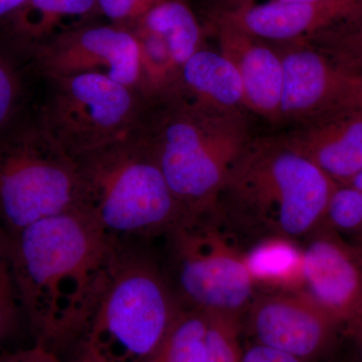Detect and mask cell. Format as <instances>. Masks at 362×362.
I'll use <instances>...</instances> for the list:
<instances>
[{
    "instance_id": "10",
    "label": "cell",
    "mask_w": 362,
    "mask_h": 362,
    "mask_svg": "<svg viewBox=\"0 0 362 362\" xmlns=\"http://www.w3.org/2000/svg\"><path fill=\"white\" fill-rule=\"evenodd\" d=\"M245 314L255 343L305 362L325 354L342 329L304 290L257 294Z\"/></svg>"
},
{
    "instance_id": "11",
    "label": "cell",
    "mask_w": 362,
    "mask_h": 362,
    "mask_svg": "<svg viewBox=\"0 0 362 362\" xmlns=\"http://www.w3.org/2000/svg\"><path fill=\"white\" fill-rule=\"evenodd\" d=\"M283 64L279 126L311 120L358 103V76L352 75L303 40L272 42Z\"/></svg>"
},
{
    "instance_id": "22",
    "label": "cell",
    "mask_w": 362,
    "mask_h": 362,
    "mask_svg": "<svg viewBox=\"0 0 362 362\" xmlns=\"http://www.w3.org/2000/svg\"><path fill=\"white\" fill-rule=\"evenodd\" d=\"M7 37L0 39V135L16 122L25 98V81L18 56Z\"/></svg>"
},
{
    "instance_id": "7",
    "label": "cell",
    "mask_w": 362,
    "mask_h": 362,
    "mask_svg": "<svg viewBox=\"0 0 362 362\" xmlns=\"http://www.w3.org/2000/svg\"><path fill=\"white\" fill-rule=\"evenodd\" d=\"M77 159L59 148L37 119L0 135V228L11 235L77 207Z\"/></svg>"
},
{
    "instance_id": "26",
    "label": "cell",
    "mask_w": 362,
    "mask_h": 362,
    "mask_svg": "<svg viewBox=\"0 0 362 362\" xmlns=\"http://www.w3.org/2000/svg\"><path fill=\"white\" fill-rule=\"evenodd\" d=\"M0 362H82L73 359L68 361L59 356L57 352L47 349L44 345L35 343L33 347L28 349L6 354L0 356Z\"/></svg>"
},
{
    "instance_id": "5",
    "label": "cell",
    "mask_w": 362,
    "mask_h": 362,
    "mask_svg": "<svg viewBox=\"0 0 362 362\" xmlns=\"http://www.w3.org/2000/svg\"><path fill=\"white\" fill-rule=\"evenodd\" d=\"M77 162L76 209L109 239L165 237L185 214L138 127Z\"/></svg>"
},
{
    "instance_id": "20",
    "label": "cell",
    "mask_w": 362,
    "mask_h": 362,
    "mask_svg": "<svg viewBox=\"0 0 362 362\" xmlns=\"http://www.w3.org/2000/svg\"><path fill=\"white\" fill-rule=\"evenodd\" d=\"M206 312L183 307L168 335L147 362H206Z\"/></svg>"
},
{
    "instance_id": "19",
    "label": "cell",
    "mask_w": 362,
    "mask_h": 362,
    "mask_svg": "<svg viewBox=\"0 0 362 362\" xmlns=\"http://www.w3.org/2000/svg\"><path fill=\"white\" fill-rule=\"evenodd\" d=\"M247 268L255 285L280 288V291L303 290V251L294 240L266 238L246 252Z\"/></svg>"
},
{
    "instance_id": "27",
    "label": "cell",
    "mask_w": 362,
    "mask_h": 362,
    "mask_svg": "<svg viewBox=\"0 0 362 362\" xmlns=\"http://www.w3.org/2000/svg\"><path fill=\"white\" fill-rule=\"evenodd\" d=\"M242 362H305L291 354L252 342L243 349Z\"/></svg>"
},
{
    "instance_id": "4",
    "label": "cell",
    "mask_w": 362,
    "mask_h": 362,
    "mask_svg": "<svg viewBox=\"0 0 362 362\" xmlns=\"http://www.w3.org/2000/svg\"><path fill=\"white\" fill-rule=\"evenodd\" d=\"M168 276L138 243H118L75 340L82 362H147L181 309Z\"/></svg>"
},
{
    "instance_id": "34",
    "label": "cell",
    "mask_w": 362,
    "mask_h": 362,
    "mask_svg": "<svg viewBox=\"0 0 362 362\" xmlns=\"http://www.w3.org/2000/svg\"><path fill=\"white\" fill-rule=\"evenodd\" d=\"M358 101L362 106V76H358Z\"/></svg>"
},
{
    "instance_id": "3",
    "label": "cell",
    "mask_w": 362,
    "mask_h": 362,
    "mask_svg": "<svg viewBox=\"0 0 362 362\" xmlns=\"http://www.w3.org/2000/svg\"><path fill=\"white\" fill-rule=\"evenodd\" d=\"M249 112L218 110L173 92L146 102L138 126L185 214L216 206L254 135Z\"/></svg>"
},
{
    "instance_id": "23",
    "label": "cell",
    "mask_w": 362,
    "mask_h": 362,
    "mask_svg": "<svg viewBox=\"0 0 362 362\" xmlns=\"http://www.w3.org/2000/svg\"><path fill=\"white\" fill-rule=\"evenodd\" d=\"M323 223L346 240L361 239V192L350 183L337 185L328 202Z\"/></svg>"
},
{
    "instance_id": "32",
    "label": "cell",
    "mask_w": 362,
    "mask_h": 362,
    "mask_svg": "<svg viewBox=\"0 0 362 362\" xmlns=\"http://www.w3.org/2000/svg\"><path fill=\"white\" fill-rule=\"evenodd\" d=\"M347 183H350V185H354V187H356V189H358L362 194V171H361L356 177L352 178V180Z\"/></svg>"
},
{
    "instance_id": "33",
    "label": "cell",
    "mask_w": 362,
    "mask_h": 362,
    "mask_svg": "<svg viewBox=\"0 0 362 362\" xmlns=\"http://www.w3.org/2000/svg\"><path fill=\"white\" fill-rule=\"evenodd\" d=\"M347 240H349L350 244L354 246V249H356V251L357 252V254L359 255V257H361V259H362V238L361 239Z\"/></svg>"
},
{
    "instance_id": "25",
    "label": "cell",
    "mask_w": 362,
    "mask_h": 362,
    "mask_svg": "<svg viewBox=\"0 0 362 362\" xmlns=\"http://www.w3.org/2000/svg\"><path fill=\"white\" fill-rule=\"evenodd\" d=\"M20 307L8 238L0 228V343L4 342L16 327Z\"/></svg>"
},
{
    "instance_id": "30",
    "label": "cell",
    "mask_w": 362,
    "mask_h": 362,
    "mask_svg": "<svg viewBox=\"0 0 362 362\" xmlns=\"http://www.w3.org/2000/svg\"><path fill=\"white\" fill-rule=\"evenodd\" d=\"M350 334L356 338L357 345H358L359 354H361V358L362 361V322L359 323L356 327L352 328L349 330Z\"/></svg>"
},
{
    "instance_id": "28",
    "label": "cell",
    "mask_w": 362,
    "mask_h": 362,
    "mask_svg": "<svg viewBox=\"0 0 362 362\" xmlns=\"http://www.w3.org/2000/svg\"><path fill=\"white\" fill-rule=\"evenodd\" d=\"M28 0H0V21L16 13Z\"/></svg>"
},
{
    "instance_id": "29",
    "label": "cell",
    "mask_w": 362,
    "mask_h": 362,
    "mask_svg": "<svg viewBox=\"0 0 362 362\" xmlns=\"http://www.w3.org/2000/svg\"><path fill=\"white\" fill-rule=\"evenodd\" d=\"M257 0H220L216 2V8H230V7H235L245 6V4H254ZM275 1L283 2H301V1H314V0H275Z\"/></svg>"
},
{
    "instance_id": "8",
    "label": "cell",
    "mask_w": 362,
    "mask_h": 362,
    "mask_svg": "<svg viewBox=\"0 0 362 362\" xmlns=\"http://www.w3.org/2000/svg\"><path fill=\"white\" fill-rule=\"evenodd\" d=\"M47 80L51 89L37 121L75 159L125 137L141 122L146 101L139 90L100 74Z\"/></svg>"
},
{
    "instance_id": "21",
    "label": "cell",
    "mask_w": 362,
    "mask_h": 362,
    "mask_svg": "<svg viewBox=\"0 0 362 362\" xmlns=\"http://www.w3.org/2000/svg\"><path fill=\"white\" fill-rule=\"evenodd\" d=\"M306 40L343 70L362 76V7Z\"/></svg>"
},
{
    "instance_id": "24",
    "label": "cell",
    "mask_w": 362,
    "mask_h": 362,
    "mask_svg": "<svg viewBox=\"0 0 362 362\" xmlns=\"http://www.w3.org/2000/svg\"><path fill=\"white\" fill-rule=\"evenodd\" d=\"M209 318L206 362H242V316L206 312Z\"/></svg>"
},
{
    "instance_id": "13",
    "label": "cell",
    "mask_w": 362,
    "mask_h": 362,
    "mask_svg": "<svg viewBox=\"0 0 362 362\" xmlns=\"http://www.w3.org/2000/svg\"><path fill=\"white\" fill-rule=\"evenodd\" d=\"M361 7L362 0H268L230 8L211 7L206 23H225L269 42H287L307 39Z\"/></svg>"
},
{
    "instance_id": "16",
    "label": "cell",
    "mask_w": 362,
    "mask_h": 362,
    "mask_svg": "<svg viewBox=\"0 0 362 362\" xmlns=\"http://www.w3.org/2000/svg\"><path fill=\"white\" fill-rule=\"evenodd\" d=\"M97 16V0H28L0 23L4 37L23 49L89 23Z\"/></svg>"
},
{
    "instance_id": "31",
    "label": "cell",
    "mask_w": 362,
    "mask_h": 362,
    "mask_svg": "<svg viewBox=\"0 0 362 362\" xmlns=\"http://www.w3.org/2000/svg\"><path fill=\"white\" fill-rule=\"evenodd\" d=\"M135 1L137 2L147 13L152 7L156 6V4H159L162 0H135Z\"/></svg>"
},
{
    "instance_id": "14",
    "label": "cell",
    "mask_w": 362,
    "mask_h": 362,
    "mask_svg": "<svg viewBox=\"0 0 362 362\" xmlns=\"http://www.w3.org/2000/svg\"><path fill=\"white\" fill-rule=\"evenodd\" d=\"M206 33L218 40V51L239 73L245 109L273 125L280 123L283 94V64L275 45L233 26L206 23Z\"/></svg>"
},
{
    "instance_id": "1",
    "label": "cell",
    "mask_w": 362,
    "mask_h": 362,
    "mask_svg": "<svg viewBox=\"0 0 362 362\" xmlns=\"http://www.w3.org/2000/svg\"><path fill=\"white\" fill-rule=\"evenodd\" d=\"M7 238L21 306L35 343L56 352L77 337L120 242L78 209Z\"/></svg>"
},
{
    "instance_id": "2",
    "label": "cell",
    "mask_w": 362,
    "mask_h": 362,
    "mask_svg": "<svg viewBox=\"0 0 362 362\" xmlns=\"http://www.w3.org/2000/svg\"><path fill=\"white\" fill-rule=\"evenodd\" d=\"M337 185L282 133L254 136L214 209L239 238L295 240L322 225Z\"/></svg>"
},
{
    "instance_id": "6",
    "label": "cell",
    "mask_w": 362,
    "mask_h": 362,
    "mask_svg": "<svg viewBox=\"0 0 362 362\" xmlns=\"http://www.w3.org/2000/svg\"><path fill=\"white\" fill-rule=\"evenodd\" d=\"M237 238L214 209L183 214L165 235L164 272L183 307L244 315L258 293Z\"/></svg>"
},
{
    "instance_id": "15",
    "label": "cell",
    "mask_w": 362,
    "mask_h": 362,
    "mask_svg": "<svg viewBox=\"0 0 362 362\" xmlns=\"http://www.w3.org/2000/svg\"><path fill=\"white\" fill-rule=\"evenodd\" d=\"M287 141L337 185L362 171V106H349L289 127Z\"/></svg>"
},
{
    "instance_id": "12",
    "label": "cell",
    "mask_w": 362,
    "mask_h": 362,
    "mask_svg": "<svg viewBox=\"0 0 362 362\" xmlns=\"http://www.w3.org/2000/svg\"><path fill=\"white\" fill-rule=\"evenodd\" d=\"M303 290L341 326L362 322V259L354 246L327 225L307 237Z\"/></svg>"
},
{
    "instance_id": "9",
    "label": "cell",
    "mask_w": 362,
    "mask_h": 362,
    "mask_svg": "<svg viewBox=\"0 0 362 362\" xmlns=\"http://www.w3.org/2000/svg\"><path fill=\"white\" fill-rule=\"evenodd\" d=\"M18 49L47 78L100 74L139 90V42L131 26L86 23Z\"/></svg>"
},
{
    "instance_id": "17",
    "label": "cell",
    "mask_w": 362,
    "mask_h": 362,
    "mask_svg": "<svg viewBox=\"0 0 362 362\" xmlns=\"http://www.w3.org/2000/svg\"><path fill=\"white\" fill-rule=\"evenodd\" d=\"M173 92L218 110L247 111L237 69L218 49L204 45L183 66L180 85Z\"/></svg>"
},
{
    "instance_id": "18",
    "label": "cell",
    "mask_w": 362,
    "mask_h": 362,
    "mask_svg": "<svg viewBox=\"0 0 362 362\" xmlns=\"http://www.w3.org/2000/svg\"><path fill=\"white\" fill-rule=\"evenodd\" d=\"M133 25L159 37L181 71L188 59L204 47L206 37L204 25L187 0H162Z\"/></svg>"
}]
</instances>
